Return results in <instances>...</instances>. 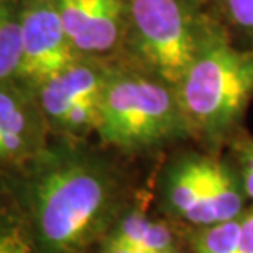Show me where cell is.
I'll return each instance as SVG.
<instances>
[{"label":"cell","instance_id":"obj_1","mask_svg":"<svg viewBox=\"0 0 253 253\" xmlns=\"http://www.w3.org/2000/svg\"><path fill=\"white\" fill-rule=\"evenodd\" d=\"M13 174L20 215L37 253H87L125 211V186L109 156L59 140Z\"/></svg>","mask_w":253,"mask_h":253},{"label":"cell","instance_id":"obj_2","mask_svg":"<svg viewBox=\"0 0 253 253\" xmlns=\"http://www.w3.org/2000/svg\"><path fill=\"white\" fill-rule=\"evenodd\" d=\"M176 90L191 138L217 155L242 131L253 99V51L235 48L215 23Z\"/></svg>","mask_w":253,"mask_h":253},{"label":"cell","instance_id":"obj_3","mask_svg":"<svg viewBox=\"0 0 253 253\" xmlns=\"http://www.w3.org/2000/svg\"><path fill=\"white\" fill-rule=\"evenodd\" d=\"M95 133L124 155H150L191 138L176 87L124 63H109Z\"/></svg>","mask_w":253,"mask_h":253},{"label":"cell","instance_id":"obj_4","mask_svg":"<svg viewBox=\"0 0 253 253\" xmlns=\"http://www.w3.org/2000/svg\"><path fill=\"white\" fill-rule=\"evenodd\" d=\"M215 27L207 0H128L122 56L178 89Z\"/></svg>","mask_w":253,"mask_h":253},{"label":"cell","instance_id":"obj_5","mask_svg":"<svg viewBox=\"0 0 253 253\" xmlns=\"http://www.w3.org/2000/svg\"><path fill=\"white\" fill-rule=\"evenodd\" d=\"M160 201L166 214L192 229L235 219L249 207L234 165L207 151H186L166 165Z\"/></svg>","mask_w":253,"mask_h":253},{"label":"cell","instance_id":"obj_6","mask_svg":"<svg viewBox=\"0 0 253 253\" xmlns=\"http://www.w3.org/2000/svg\"><path fill=\"white\" fill-rule=\"evenodd\" d=\"M109 63L78 58L32 89L53 138L85 141L95 133Z\"/></svg>","mask_w":253,"mask_h":253},{"label":"cell","instance_id":"obj_7","mask_svg":"<svg viewBox=\"0 0 253 253\" xmlns=\"http://www.w3.org/2000/svg\"><path fill=\"white\" fill-rule=\"evenodd\" d=\"M76 58L117 63L122 56L128 0H54Z\"/></svg>","mask_w":253,"mask_h":253},{"label":"cell","instance_id":"obj_8","mask_svg":"<svg viewBox=\"0 0 253 253\" xmlns=\"http://www.w3.org/2000/svg\"><path fill=\"white\" fill-rule=\"evenodd\" d=\"M48 120L28 85L18 81L0 83V161L17 171L49 146Z\"/></svg>","mask_w":253,"mask_h":253},{"label":"cell","instance_id":"obj_9","mask_svg":"<svg viewBox=\"0 0 253 253\" xmlns=\"http://www.w3.org/2000/svg\"><path fill=\"white\" fill-rule=\"evenodd\" d=\"M22 42L23 66L18 83L30 89L78 59L54 0H22Z\"/></svg>","mask_w":253,"mask_h":253},{"label":"cell","instance_id":"obj_10","mask_svg":"<svg viewBox=\"0 0 253 253\" xmlns=\"http://www.w3.org/2000/svg\"><path fill=\"white\" fill-rule=\"evenodd\" d=\"M105 239L143 250L178 252L169 227L165 222L151 219L140 207L124 211Z\"/></svg>","mask_w":253,"mask_h":253},{"label":"cell","instance_id":"obj_11","mask_svg":"<svg viewBox=\"0 0 253 253\" xmlns=\"http://www.w3.org/2000/svg\"><path fill=\"white\" fill-rule=\"evenodd\" d=\"M22 66V0H0V83L20 81Z\"/></svg>","mask_w":253,"mask_h":253},{"label":"cell","instance_id":"obj_12","mask_svg":"<svg viewBox=\"0 0 253 253\" xmlns=\"http://www.w3.org/2000/svg\"><path fill=\"white\" fill-rule=\"evenodd\" d=\"M207 8L235 48L253 51V0H207Z\"/></svg>","mask_w":253,"mask_h":253},{"label":"cell","instance_id":"obj_13","mask_svg":"<svg viewBox=\"0 0 253 253\" xmlns=\"http://www.w3.org/2000/svg\"><path fill=\"white\" fill-rule=\"evenodd\" d=\"M242 215L214 225L192 229L189 242L194 253H235L242 229Z\"/></svg>","mask_w":253,"mask_h":253},{"label":"cell","instance_id":"obj_14","mask_svg":"<svg viewBox=\"0 0 253 253\" xmlns=\"http://www.w3.org/2000/svg\"><path fill=\"white\" fill-rule=\"evenodd\" d=\"M0 253H37L22 215L3 211L0 225Z\"/></svg>","mask_w":253,"mask_h":253},{"label":"cell","instance_id":"obj_15","mask_svg":"<svg viewBox=\"0 0 253 253\" xmlns=\"http://www.w3.org/2000/svg\"><path fill=\"white\" fill-rule=\"evenodd\" d=\"M232 146V165L239 173L244 184L249 201L253 204V136L240 131L234 140Z\"/></svg>","mask_w":253,"mask_h":253},{"label":"cell","instance_id":"obj_16","mask_svg":"<svg viewBox=\"0 0 253 253\" xmlns=\"http://www.w3.org/2000/svg\"><path fill=\"white\" fill-rule=\"evenodd\" d=\"M235 253H253V204L242 215V229Z\"/></svg>","mask_w":253,"mask_h":253},{"label":"cell","instance_id":"obj_17","mask_svg":"<svg viewBox=\"0 0 253 253\" xmlns=\"http://www.w3.org/2000/svg\"><path fill=\"white\" fill-rule=\"evenodd\" d=\"M100 253H178V252H160V250H143L136 247L120 244L109 239H104L100 242Z\"/></svg>","mask_w":253,"mask_h":253}]
</instances>
